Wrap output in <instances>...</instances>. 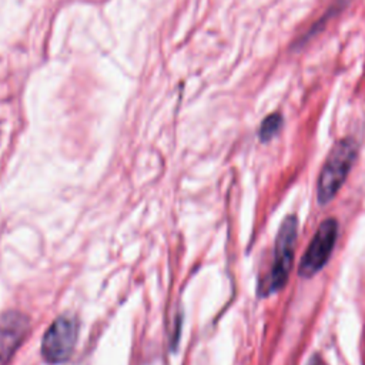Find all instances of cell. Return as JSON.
I'll use <instances>...</instances> for the list:
<instances>
[{"label":"cell","instance_id":"cell-1","mask_svg":"<svg viewBox=\"0 0 365 365\" xmlns=\"http://www.w3.org/2000/svg\"><path fill=\"white\" fill-rule=\"evenodd\" d=\"M358 153V145L354 138L339 140L329 151L324 167L318 177L317 197L319 204L329 202L339 191L348 173L352 168Z\"/></svg>","mask_w":365,"mask_h":365},{"label":"cell","instance_id":"cell-5","mask_svg":"<svg viewBox=\"0 0 365 365\" xmlns=\"http://www.w3.org/2000/svg\"><path fill=\"white\" fill-rule=\"evenodd\" d=\"M29 331V318L17 311L0 317V362H6L20 346Z\"/></svg>","mask_w":365,"mask_h":365},{"label":"cell","instance_id":"cell-7","mask_svg":"<svg viewBox=\"0 0 365 365\" xmlns=\"http://www.w3.org/2000/svg\"><path fill=\"white\" fill-rule=\"evenodd\" d=\"M308 365H322V362H321V359H318V358H312Z\"/></svg>","mask_w":365,"mask_h":365},{"label":"cell","instance_id":"cell-2","mask_svg":"<svg viewBox=\"0 0 365 365\" xmlns=\"http://www.w3.org/2000/svg\"><path fill=\"white\" fill-rule=\"evenodd\" d=\"M297 231H298L297 217L295 215L285 217L284 221L281 222V227L275 238L274 262H272L271 271L268 272L265 279L261 281V285L258 287L259 295H268V294L277 292L285 285L289 277V272L292 269Z\"/></svg>","mask_w":365,"mask_h":365},{"label":"cell","instance_id":"cell-3","mask_svg":"<svg viewBox=\"0 0 365 365\" xmlns=\"http://www.w3.org/2000/svg\"><path fill=\"white\" fill-rule=\"evenodd\" d=\"M78 322L71 315L58 317L46 331L41 342V355L46 362L57 365L66 362L76 346Z\"/></svg>","mask_w":365,"mask_h":365},{"label":"cell","instance_id":"cell-6","mask_svg":"<svg viewBox=\"0 0 365 365\" xmlns=\"http://www.w3.org/2000/svg\"><path fill=\"white\" fill-rule=\"evenodd\" d=\"M282 127V117L279 114H269L267 115L261 125H259V131L258 135L261 138V141H269L274 135L278 134V131Z\"/></svg>","mask_w":365,"mask_h":365},{"label":"cell","instance_id":"cell-4","mask_svg":"<svg viewBox=\"0 0 365 365\" xmlns=\"http://www.w3.org/2000/svg\"><path fill=\"white\" fill-rule=\"evenodd\" d=\"M338 237V222L334 218H327L317 228L308 248L299 262V275L309 278L315 275L328 262Z\"/></svg>","mask_w":365,"mask_h":365}]
</instances>
